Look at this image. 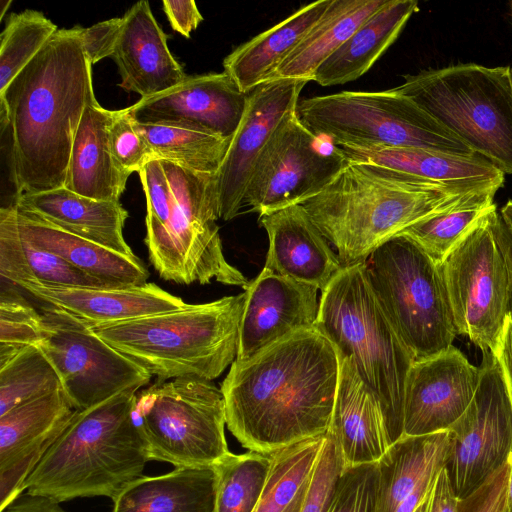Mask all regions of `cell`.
<instances>
[{
	"label": "cell",
	"instance_id": "cell-1",
	"mask_svg": "<svg viewBox=\"0 0 512 512\" xmlns=\"http://www.w3.org/2000/svg\"><path fill=\"white\" fill-rule=\"evenodd\" d=\"M340 368L336 347L316 326L235 360L220 388L228 429L262 454L326 435Z\"/></svg>",
	"mask_w": 512,
	"mask_h": 512
},
{
	"label": "cell",
	"instance_id": "cell-2",
	"mask_svg": "<svg viewBox=\"0 0 512 512\" xmlns=\"http://www.w3.org/2000/svg\"><path fill=\"white\" fill-rule=\"evenodd\" d=\"M80 29H58L0 92V110L9 121L16 196L64 187L84 109L98 103Z\"/></svg>",
	"mask_w": 512,
	"mask_h": 512
},
{
	"label": "cell",
	"instance_id": "cell-3",
	"mask_svg": "<svg viewBox=\"0 0 512 512\" xmlns=\"http://www.w3.org/2000/svg\"><path fill=\"white\" fill-rule=\"evenodd\" d=\"M476 192L480 191L447 189L389 168L349 161L302 206L346 267L366 262L381 244L407 227Z\"/></svg>",
	"mask_w": 512,
	"mask_h": 512
},
{
	"label": "cell",
	"instance_id": "cell-4",
	"mask_svg": "<svg viewBox=\"0 0 512 512\" xmlns=\"http://www.w3.org/2000/svg\"><path fill=\"white\" fill-rule=\"evenodd\" d=\"M127 390L77 410L24 484L29 494L57 502L104 496L113 500L143 476L150 461Z\"/></svg>",
	"mask_w": 512,
	"mask_h": 512
},
{
	"label": "cell",
	"instance_id": "cell-5",
	"mask_svg": "<svg viewBox=\"0 0 512 512\" xmlns=\"http://www.w3.org/2000/svg\"><path fill=\"white\" fill-rule=\"evenodd\" d=\"M245 298L244 291L92 328L158 380L195 377L211 381L236 359Z\"/></svg>",
	"mask_w": 512,
	"mask_h": 512
},
{
	"label": "cell",
	"instance_id": "cell-6",
	"mask_svg": "<svg viewBox=\"0 0 512 512\" xmlns=\"http://www.w3.org/2000/svg\"><path fill=\"white\" fill-rule=\"evenodd\" d=\"M350 358L378 399L390 440L404 432V395L414 358L378 299L366 262L343 267L321 290L315 325Z\"/></svg>",
	"mask_w": 512,
	"mask_h": 512
},
{
	"label": "cell",
	"instance_id": "cell-7",
	"mask_svg": "<svg viewBox=\"0 0 512 512\" xmlns=\"http://www.w3.org/2000/svg\"><path fill=\"white\" fill-rule=\"evenodd\" d=\"M406 96L504 174H512L510 66L475 63L404 76L390 89Z\"/></svg>",
	"mask_w": 512,
	"mask_h": 512
},
{
	"label": "cell",
	"instance_id": "cell-8",
	"mask_svg": "<svg viewBox=\"0 0 512 512\" xmlns=\"http://www.w3.org/2000/svg\"><path fill=\"white\" fill-rule=\"evenodd\" d=\"M297 114L310 131L339 147H411L476 155L413 100L390 89L305 98L299 101Z\"/></svg>",
	"mask_w": 512,
	"mask_h": 512
},
{
	"label": "cell",
	"instance_id": "cell-9",
	"mask_svg": "<svg viewBox=\"0 0 512 512\" xmlns=\"http://www.w3.org/2000/svg\"><path fill=\"white\" fill-rule=\"evenodd\" d=\"M371 285L415 361L439 354L458 335L441 264L397 234L366 261Z\"/></svg>",
	"mask_w": 512,
	"mask_h": 512
},
{
	"label": "cell",
	"instance_id": "cell-10",
	"mask_svg": "<svg viewBox=\"0 0 512 512\" xmlns=\"http://www.w3.org/2000/svg\"><path fill=\"white\" fill-rule=\"evenodd\" d=\"M160 162L175 203L167 224L145 237L154 269L162 279L178 284H209L215 280L245 290L248 280L224 256L216 224V174L197 172L167 160Z\"/></svg>",
	"mask_w": 512,
	"mask_h": 512
},
{
	"label": "cell",
	"instance_id": "cell-11",
	"mask_svg": "<svg viewBox=\"0 0 512 512\" xmlns=\"http://www.w3.org/2000/svg\"><path fill=\"white\" fill-rule=\"evenodd\" d=\"M134 416L150 461L215 467L231 453L224 432V396L211 381L157 379L137 392Z\"/></svg>",
	"mask_w": 512,
	"mask_h": 512
},
{
	"label": "cell",
	"instance_id": "cell-12",
	"mask_svg": "<svg viewBox=\"0 0 512 512\" xmlns=\"http://www.w3.org/2000/svg\"><path fill=\"white\" fill-rule=\"evenodd\" d=\"M38 346L55 368L77 410L145 386L151 375L117 351L86 321L54 306H42Z\"/></svg>",
	"mask_w": 512,
	"mask_h": 512
},
{
	"label": "cell",
	"instance_id": "cell-13",
	"mask_svg": "<svg viewBox=\"0 0 512 512\" xmlns=\"http://www.w3.org/2000/svg\"><path fill=\"white\" fill-rule=\"evenodd\" d=\"M348 162L339 146L302 123L296 109L281 121L258 157L244 205L259 215L302 205L328 186Z\"/></svg>",
	"mask_w": 512,
	"mask_h": 512
},
{
	"label": "cell",
	"instance_id": "cell-14",
	"mask_svg": "<svg viewBox=\"0 0 512 512\" xmlns=\"http://www.w3.org/2000/svg\"><path fill=\"white\" fill-rule=\"evenodd\" d=\"M488 213L441 264L458 334L493 352L508 312V271Z\"/></svg>",
	"mask_w": 512,
	"mask_h": 512
},
{
	"label": "cell",
	"instance_id": "cell-15",
	"mask_svg": "<svg viewBox=\"0 0 512 512\" xmlns=\"http://www.w3.org/2000/svg\"><path fill=\"white\" fill-rule=\"evenodd\" d=\"M482 354L474 397L448 429L444 468L458 499L471 494L512 456V403L495 356L491 351Z\"/></svg>",
	"mask_w": 512,
	"mask_h": 512
},
{
	"label": "cell",
	"instance_id": "cell-16",
	"mask_svg": "<svg viewBox=\"0 0 512 512\" xmlns=\"http://www.w3.org/2000/svg\"><path fill=\"white\" fill-rule=\"evenodd\" d=\"M307 83L272 79L248 93L246 110L216 173L219 218L228 221L238 215L258 157L281 121L297 109Z\"/></svg>",
	"mask_w": 512,
	"mask_h": 512
},
{
	"label": "cell",
	"instance_id": "cell-17",
	"mask_svg": "<svg viewBox=\"0 0 512 512\" xmlns=\"http://www.w3.org/2000/svg\"><path fill=\"white\" fill-rule=\"evenodd\" d=\"M248 102L225 71L187 76L179 85L126 108L136 123L200 130L232 139Z\"/></svg>",
	"mask_w": 512,
	"mask_h": 512
},
{
	"label": "cell",
	"instance_id": "cell-18",
	"mask_svg": "<svg viewBox=\"0 0 512 512\" xmlns=\"http://www.w3.org/2000/svg\"><path fill=\"white\" fill-rule=\"evenodd\" d=\"M480 373L453 345L415 361L405 386L403 436L448 430L470 405Z\"/></svg>",
	"mask_w": 512,
	"mask_h": 512
},
{
	"label": "cell",
	"instance_id": "cell-19",
	"mask_svg": "<svg viewBox=\"0 0 512 512\" xmlns=\"http://www.w3.org/2000/svg\"><path fill=\"white\" fill-rule=\"evenodd\" d=\"M62 388L0 415V509L24 484L76 413Z\"/></svg>",
	"mask_w": 512,
	"mask_h": 512
},
{
	"label": "cell",
	"instance_id": "cell-20",
	"mask_svg": "<svg viewBox=\"0 0 512 512\" xmlns=\"http://www.w3.org/2000/svg\"><path fill=\"white\" fill-rule=\"evenodd\" d=\"M319 289L264 267L245 289L235 360H245L297 331L316 325Z\"/></svg>",
	"mask_w": 512,
	"mask_h": 512
},
{
	"label": "cell",
	"instance_id": "cell-21",
	"mask_svg": "<svg viewBox=\"0 0 512 512\" xmlns=\"http://www.w3.org/2000/svg\"><path fill=\"white\" fill-rule=\"evenodd\" d=\"M269 238L266 268L323 290L343 268L338 254L302 205L260 215Z\"/></svg>",
	"mask_w": 512,
	"mask_h": 512
},
{
	"label": "cell",
	"instance_id": "cell-22",
	"mask_svg": "<svg viewBox=\"0 0 512 512\" xmlns=\"http://www.w3.org/2000/svg\"><path fill=\"white\" fill-rule=\"evenodd\" d=\"M121 83L141 98L165 92L188 75L171 54L167 35L153 16L148 1L135 3L123 16V25L114 53Z\"/></svg>",
	"mask_w": 512,
	"mask_h": 512
},
{
	"label": "cell",
	"instance_id": "cell-23",
	"mask_svg": "<svg viewBox=\"0 0 512 512\" xmlns=\"http://www.w3.org/2000/svg\"><path fill=\"white\" fill-rule=\"evenodd\" d=\"M14 286L43 303L69 312L91 326L172 311L187 304L180 297L148 282L111 288L57 287L29 281Z\"/></svg>",
	"mask_w": 512,
	"mask_h": 512
},
{
	"label": "cell",
	"instance_id": "cell-24",
	"mask_svg": "<svg viewBox=\"0 0 512 512\" xmlns=\"http://www.w3.org/2000/svg\"><path fill=\"white\" fill-rule=\"evenodd\" d=\"M339 383L327 435L344 466L375 463L392 445L381 405L352 360L340 357Z\"/></svg>",
	"mask_w": 512,
	"mask_h": 512
},
{
	"label": "cell",
	"instance_id": "cell-25",
	"mask_svg": "<svg viewBox=\"0 0 512 512\" xmlns=\"http://www.w3.org/2000/svg\"><path fill=\"white\" fill-rule=\"evenodd\" d=\"M348 161L382 166L447 189L499 190L504 173L479 155L460 156L411 147H340Z\"/></svg>",
	"mask_w": 512,
	"mask_h": 512
},
{
	"label": "cell",
	"instance_id": "cell-26",
	"mask_svg": "<svg viewBox=\"0 0 512 512\" xmlns=\"http://www.w3.org/2000/svg\"><path fill=\"white\" fill-rule=\"evenodd\" d=\"M17 208L66 232L126 256H136L124 239L128 212L120 201L95 200L65 187L15 196Z\"/></svg>",
	"mask_w": 512,
	"mask_h": 512
},
{
	"label": "cell",
	"instance_id": "cell-27",
	"mask_svg": "<svg viewBox=\"0 0 512 512\" xmlns=\"http://www.w3.org/2000/svg\"><path fill=\"white\" fill-rule=\"evenodd\" d=\"M19 234L102 282L106 287L147 283L149 272L137 256H126L55 227L13 204L8 206Z\"/></svg>",
	"mask_w": 512,
	"mask_h": 512
},
{
	"label": "cell",
	"instance_id": "cell-28",
	"mask_svg": "<svg viewBox=\"0 0 512 512\" xmlns=\"http://www.w3.org/2000/svg\"><path fill=\"white\" fill-rule=\"evenodd\" d=\"M113 111L99 103L84 109L69 158L64 187L76 194L119 201L128 177L117 167L109 145Z\"/></svg>",
	"mask_w": 512,
	"mask_h": 512
},
{
	"label": "cell",
	"instance_id": "cell-29",
	"mask_svg": "<svg viewBox=\"0 0 512 512\" xmlns=\"http://www.w3.org/2000/svg\"><path fill=\"white\" fill-rule=\"evenodd\" d=\"M331 1L307 4L241 44L224 59V71L245 93L272 80L279 66L321 18Z\"/></svg>",
	"mask_w": 512,
	"mask_h": 512
},
{
	"label": "cell",
	"instance_id": "cell-30",
	"mask_svg": "<svg viewBox=\"0 0 512 512\" xmlns=\"http://www.w3.org/2000/svg\"><path fill=\"white\" fill-rule=\"evenodd\" d=\"M215 467H175L159 476H141L112 501V512H214Z\"/></svg>",
	"mask_w": 512,
	"mask_h": 512
},
{
	"label": "cell",
	"instance_id": "cell-31",
	"mask_svg": "<svg viewBox=\"0 0 512 512\" xmlns=\"http://www.w3.org/2000/svg\"><path fill=\"white\" fill-rule=\"evenodd\" d=\"M417 10L415 0H388L322 63L312 81L332 86L361 77L396 41Z\"/></svg>",
	"mask_w": 512,
	"mask_h": 512
},
{
	"label": "cell",
	"instance_id": "cell-32",
	"mask_svg": "<svg viewBox=\"0 0 512 512\" xmlns=\"http://www.w3.org/2000/svg\"><path fill=\"white\" fill-rule=\"evenodd\" d=\"M388 0H332L273 79L312 81L317 69Z\"/></svg>",
	"mask_w": 512,
	"mask_h": 512
},
{
	"label": "cell",
	"instance_id": "cell-33",
	"mask_svg": "<svg viewBox=\"0 0 512 512\" xmlns=\"http://www.w3.org/2000/svg\"><path fill=\"white\" fill-rule=\"evenodd\" d=\"M448 430L402 436L377 462V511L395 512L431 469L444 466L449 451Z\"/></svg>",
	"mask_w": 512,
	"mask_h": 512
},
{
	"label": "cell",
	"instance_id": "cell-34",
	"mask_svg": "<svg viewBox=\"0 0 512 512\" xmlns=\"http://www.w3.org/2000/svg\"><path fill=\"white\" fill-rule=\"evenodd\" d=\"M0 276L12 285L29 281L57 287L111 288L24 239L8 206L0 210Z\"/></svg>",
	"mask_w": 512,
	"mask_h": 512
},
{
	"label": "cell",
	"instance_id": "cell-35",
	"mask_svg": "<svg viewBox=\"0 0 512 512\" xmlns=\"http://www.w3.org/2000/svg\"><path fill=\"white\" fill-rule=\"evenodd\" d=\"M134 126L146 140L155 158L201 173L218 172L232 140L178 126L136 122Z\"/></svg>",
	"mask_w": 512,
	"mask_h": 512
},
{
	"label": "cell",
	"instance_id": "cell-36",
	"mask_svg": "<svg viewBox=\"0 0 512 512\" xmlns=\"http://www.w3.org/2000/svg\"><path fill=\"white\" fill-rule=\"evenodd\" d=\"M498 190L471 194L456 206L427 217L404 229L403 234L416 242L437 263L442 264L450 252L492 210Z\"/></svg>",
	"mask_w": 512,
	"mask_h": 512
},
{
	"label": "cell",
	"instance_id": "cell-37",
	"mask_svg": "<svg viewBox=\"0 0 512 512\" xmlns=\"http://www.w3.org/2000/svg\"><path fill=\"white\" fill-rule=\"evenodd\" d=\"M324 436L271 453V466L254 512H284L312 474Z\"/></svg>",
	"mask_w": 512,
	"mask_h": 512
},
{
	"label": "cell",
	"instance_id": "cell-38",
	"mask_svg": "<svg viewBox=\"0 0 512 512\" xmlns=\"http://www.w3.org/2000/svg\"><path fill=\"white\" fill-rule=\"evenodd\" d=\"M271 454L230 453L215 466L214 512H254L271 466Z\"/></svg>",
	"mask_w": 512,
	"mask_h": 512
},
{
	"label": "cell",
	"instance_id": "cell-39",
	"mask_svg": "<svg viewBox=\"0 0 512 512\" xmlns=\"http://www.w3.org/2000/svg\"><path fill=\"white\" fill-rule=\"evenodd\" d=\"M60 388V378L41 348L28 346L0 366V415Z\"/></svg>",
	"mask_w": 512,
	"mask_h": 512
},
{
	"label": "cell",
	"instance_id": "cell-40",
	"mask_svg": "<svg viewBox=\"0 0 512 512\" xmlns=\"http://www.w3.org/2000/svg\"><path fill=\"white\" fill-rule=\"evenodd\" d=\"M58 30L42 12L11 14L0 40V92L27 66Z\"/></svg>",
	"mask_w": 512,
	"mask_h": 512
},
{
	"label": "cell",
	"instance_id": "cell-41",
	"mask_svg": "<svg viewBox=\"0 0 512 512\" xmlns=\"http://www.w3.org/2000/svg\"><path fill=\"white\" fill-rule=\"evenodd\" d=\"M41 314L10 290L0 296V366L22 349L39 344Z\"/></svg>",
	"mask_w": 512,
	"mask_h": 512
},
{
	"label": "cell",
	"instance_id": "cell-42",
	"mask_svg": "<svg viewBox=\"0 0 512 512\" xmlns=\"http://www.w3.org/2000/svg\"><path fill=\"white\" fill-rule=\"evenodd\" d=\"M378 465L345 467L325 512H376Z\"/></svg>",
	"mask_w": 512,
	"mask_h": 512
},
{
	"label": "cell",
	"instance_id": "cell-43",
	"mask_svg": "<svg viewBox=\"0 0 512 512\" xmlns=\"http://www.w3.org/2000/svg\"><path fill=\"white\" fill-rule=\"evenodd\" d=\"M108 136L113 159L127 177L133 172L139 173L149 160L155 158L146 140L136 130L126 108L113 111Z\"/></svg>",
	"mask_w": 512,
	"mask_h": 512
},
{
	"label": "cell",
	"instance_id": "cell-44",
	"mask_svg": "<svg viewBox=\"0 0 512 512\" xmlns=\"http://www.w3.org/2000/svg\"><path fill=\"white\" fill-rule=\"evenodd\" d=\"M139 175L147 200L146 234H152L167 224L175 197L159 159L149 160Z\"/></svg>",
	"mask_w": 512,
	"mask_h": 512
},
{
	"label": "cell",
	"instance_id": "cell-45",
	"mask_svg": "<svg viewBox=\"0 0 512 512\" xmlns=\"http://www.w3.org/2000/svg\"><path fill=\"white\" fill-rule=\"evenodd\" d=\"M510 460L465 498L458 499L455 512H506Z\"/></svg>",
	"mask_w": 512,
	"mask_h": 512
},
{
	"label": "cell",
	"instance_id": "cell-46",
	"mask_svg": "<svg viewBox=\"0 0 512 512\" xmlns=\"http://www.w3.org/2000/svg\"><path fill=\"white\" fill-rule=\"evenodd\" d=\"M123 25V17L98 22L89 28L80 29L84 51L93 65L112 57Z\"/></svg>",
	"mask_w": 512,
	"mask_h": 512
},
{
	"label": "cell",
	"instance_id": "cell-47",
	"mask_svg": "<svg viewBox=\"0 0 512 512\" xmlns=\"http://www.w3.org/2000/svg\"><path fill=\"white\" fill-rule=\"evenodd\" d=\"M457 502L458 498L443 467L413 512H455Z\"/></svg>",
	"mask_w": 512,
	"mask_h": 512
},
{
	"label": "cell",
	"instance_id": "cell-48",
	"mask_svg": "<svg viewBox=\"0 0 512 512\" xmlns=\"http://www.w3.org/2000/svg\"><path fill=\"white\" fill-rule=\"evenodd\" d=\"M162 4L172 29L186 38L203 20L193 0H164Z\"/></svg>",
	"mask_w": 512,
	"mask_h": 512
},
{
	"label": "cell",
	"instance_id": "cell-49",
	"mask_svg": "<svg viewBox=\"0 0 512 512\" xmlns=\"http://www.w3.org/2000/svg\"><path fill=\"white\" fill-rule=\"evenodd\" d=\"M492 353L499 363L512 403V310H508L506 314L503 328Z\"/></svg>",
	"mask_w": 512,
	"mask_h": 512
},
{
	"label": "cell",
	"instance_id": "cell-50",
	"mask_svg": "<svg viewBox=\"0 0 512 512\" xmlns=\"http://www.w3.org/2000/svg\"><path fill=\"white\" fill-rule=\"evenodd\" d=\"M0 512H66L59 502L50 498L29 494L26 491L19 494Z\"/></svg>",
	"mask_w": 512,
	"mask_h": 512
},
{
	"label": "cell",
	"instance_id": "cell-51",
	"mask_svg": "<svg viewBox=\"0 0 512 512\" xmlns=\"http://www.w3.org/2000/svg\"><path fill=\"white\" fill-rule=\"evenodd\" d=\"M494 231L503 252L508 271V310H512V234L499 213L494 215Z\"/></svg>",
	"mask_w": 512,
	"mask_h": 512
},
{
	"label": "cell",
	"instance_id": "cell-52",
	"mask_svg": "<svg viewBox=\"0 0 512 512\" xmlns=\"http://www.w3.org/2000/svg\"><path fill=\"white\" fill-rule=\"evenodd\" d=\"M310 478V477H309ZM309 479L306 481V483L302 486L301 490L295 497V499L292 501V503L287 507V509L284 512H300L302 503L305 498L306 490L308 487Z\"/></svg>",
	"mask_w": 512,
	"mask_h": 512
},
{
	"label": "cell",
	"instance_id": "cell-53",
	"mask_svg": "<svg viewBox=\"0 0 512 512\" xmlns=\"http://www.w3.org/2000/svg\"><path fill=\"white\" fill-rule=\"evenodd\" d=\"M500 216L507 228L512 232V200H508L501 208Z\"/></svg>",
	"mask_w": 512,
	"mask_h": 512
},
{
	"label": "cell",
	"instance_id": "cell-54",
	"mask_svg": "<svg viewBox=\"0 0 512 512\" xmlns=\"http://www.w3.org/2000/svg\"><path fill=\"white\" fill-rule=\"evenodd\" d=\"M506 512H512V456L510 458V474H509V483H508V496H507Z\"/></svg>",
	"mask_w": 512,
	"mask_h": 512
},
{
	"label": "cell",
	"instance_id": "cell-55",
	"mask_svg": "<svg viewBox=\"0 0 512 512\" xmlns=\"http://www.w3.org/2000/svg\"><path fill=\"white\" fill-rule=\"evenodd\" d=\"M11 2H12L11 0H1V2H0V4H1L0 19H2L3 16L5 15V12L8 10Z\"/></svg>",
	"mask_w": 512,
	"mask_h": 512
},
{
	"label": "cell",
	"instance_id": "cell-56",
	"mask_svg": "<svg viewBox=\"0 0 512 512\" xmlns=\"http://www.w3.org/2000/svg\"><path fill=\"white\" fill-rule=\"evenodd\" d=\"M510 76H511V80H512V66H510Z\"/></svg>",
	"mask_w": 512,
	"mask_h": 512
},
{
	"label": "cell",
	"instance_id": "cell-57",
	"mask_svg": "<svg viewBox=\"0 0 512 512\" xmlns=\"http://www.w3.org/2000/svg\"><path fill=\"white\" fill-rule=\"evenodd\" d=\"M509 231H510V230H509ZM510 232H511V231H510ZM511 234H512V232H511Z\"/></svg>",
	"mask_w": 512,
	"mask_h": 512
}]
</instances>
